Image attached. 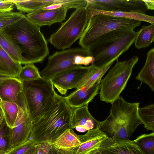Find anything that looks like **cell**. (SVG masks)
I'll return each mask as SVG.
<instances>
[{"mask_svg":"<svg viewBox=\"0 0 154 154\" xmlns=\"http://www.w3.org/2000/svg\"><path fill=\"white\" fill-rule=\"evenodd\" d=\"M111 104L110 113L100 122L99 129L113 140L129 139L142 124L138 113L140 103H129L120 96Z\"/></svg>","mask_w":154,"mask_h":154,"instance_id":"cell-3","label":"cell"},{"mask_svg":"<svg viewBox=\"0 0 154 154\" xmlns=\"http://www.w3.org/2000/svg\"><path fill=\"white\" fill-rule=\"evenodd\" d=\"M144 2L146 8L147 10H154V0H142Z\"/></svg>","mask_w":154,"mask_h":154,"instance_id":"cell-36","label":"cell"},{"mask_svg":"<svg viewBox=\"0 0 154 154\" xmlns=\"http://www.w3.org/2000/svg\"><path fill=\"white\" fill-rule=\"evenodd\" d=\"M14 5V3L10 0H0V11H11Z\"/></svg>","mask_w":154,"mask_h":154,"instance_id":"cell-33","label":"cell"},{"mask_svg":"<svg viewBox=\"0 0 154 154\" xmlns=\"http://www.w3.org/2000/svg\"><path fill=\"white\" fill-rule=\"evenodd\" d=\"M4 119L3 112L1 108H0V128L2 124Z\"/></svg>","mask_w":154,"mask_h":154,"instance_id":"cell-40","label":"cell"},{"mask_svg":"<svg viewBox=\"0 0 154 154\" xmlns=\"http://www.w3.org/2000/svg\"><path fill=\"white\" fill-rule=\"evenodd\" d=\"M86 6L88 11L89 19L96 14H102L140 21L146 22L151 24H154V16L147 15L145 13L134 12L101 11Z\"/></svg>","mask_w":154,"mask_h":154,"instance_id":"cell-18","label":"cell"},{"mask_svg":"<svg viewBox=\"0 0 154 154\" xmlns=\"http://www.w3.org/2000/svg\"><path fill=\"white\" fill-rule=\"evenodd\" d=\"M21 63L14 60L0 45V74L17 78L22 67Z\"/></svg>","mask_w":154,"mask_h":154,"instance_id":"cell-20","label":"cell"},{"mask_svg":"<svg viewBox=\"0 0 154 154\" xmlns=\"http://www.w3.org/2000/svg\"><path fill=\"white\" fill-rule=\"evenodd\" d=\"M108 147L103 146L99 147L89 152L87 154H101L100 150L102 149L108 148Z\"/></svg>","mask_w":154,"mask_h":154,"instance_id":"cell-37","label":"cell"},{"mask_svg":"<svg viewBox=\"0 0 154 154\" xmlns=\"http://www.w3.org/2000/svg\"><path fill=\"white\" fill-rule=\"evenodd\" d=\"M1 108L3 112L7 126L10 128H13L18 113L17 104L13 102L2 101Z\"/></svg>","mask_w":154,"mask_h":154,"instance_id":"cell-26","label":"cell"},{"mask_svg":"<svg viewBox=\"0 0 154 154\" xmlns=\"http://www.w3.org/2000/svg\"><path fill=\"white\" fill-rule=\"evenodd\" d=\"M113 140L112 144L108 148L113 154H145L133 140Z\"/></svg>","mask_w":154,"mask_h":154,"instance_id":"cell-22","label":"cell"},{"mask_svg":"<svg viewBox=\"0 0 154 154\" xmlns=\"http://www.w3.org/2000/svg\"><path fill=\"white\" fill-rule=\"evenodd\" d=\"M138 115L147 130L154 132V104L149 105L142 108H139Z\"/></svg>","mask_w":154,"mask_h":154,"instance_id":"cell-27","label":"cell"},{"mask_svg":"<svg viewBox=\"0 0 154 154\" xmlns=\"http://www.w3.org/2000/svg\"><path fill=\"white\" fill-rule=\"evenodd\" d=\"M137 34L134 29H119L98 37L88 49L94 59L93 64L102 66L127 51L134 43Z\"/></svg>","mask_w":154,"mask_h":154,"instance_id":"cell-4","label":"cell"},{"mask_svg":"<svg viewBox=\"0 0 154 154\" xmlns=\"http://www.w3.org/2000/svg\"><path fill=\"white\" fill-rule=\"evenodd\" d=\"M8 127L4 119L0 128V152H5L7 149L8 144L5 138V134Z\"/></svg>","mask_w":154,"mask_h":154,"instance_id":"cell-32","label":"cell"},{"mask_svg":"<svg viewBox=\"0 0 154 154\" xmlns=\"http://www.w3.org/2000/svg\"><path fill=\"white\" fill-rule=\"evenodd\" d=\"M113 63V61H111L101 67L97 66L94 64L87 66L75 67L56 74L51 80L59 93L65 95L68 90L84 87L88 88L100 82L103 76Z\"/></svg>","mask_w":154,"mask_h":154,"instance_id":"cell-5","label":"cell"},{"mask_svg":"<svg viewBox=\"0 0 154 154\" xmlns=\"http://www.w3.org/2000/svg\"><path fill=\"white\" fill-rule=\"evenodd\" d=\"M58 149L62 154H72L70 151L69 149Z\"/></svg>","mask_w":154,"mask_h":154,"instance_id":"cell-41","label":"cell"},{"mask_svg":"<svg viewBox=\"0 0 154 154\" xmlns=\"http://www.w3.org/2000/svg\"><path fill=\"white\" fill-rule=\"evenodd\" d=\"M72 112L63 97L57 94L48 110L33 123L27 141L34 145L42 143H51L65 130L71 128Z\"/></svg>","mask_w":154,"mask_h":154,"instance_id":"cell-2","label":"cell"},{"mask_svg":"<svg viewBox=\"0 0 154 154\" xmlns=\"http://www.w3.org/2000/svg\"><path fill=\"white\" fill-rule=\"evenodd\" d=\"M0 45L13 59L21 63L22 57L20 49L2 30H0Z\"/></svg>","mask_w":154,"mask_h":154,"instance_id":"cell-25","label":"cell"},{"mask_svg":"<svg viewBox=\"0 0 154 154\" xmlns=\"http://www.w3.org/2000/svg\"><path fill=\"white\" fill-rule=\"evenodd\" d=\"M88 20L86 6L76 9L58 30L51 35L49 42L58 50L69 48L80 38Z\"/></svg>","mask_w":154,"mask_h":154,"instance_id":"cell-10","label":"cell"},{"mask_svg":"<svg viewBox=\"0 0 154 154\" xmlns=\"http://www.w3.org/2000/svg\"><path fill=\"white\" fill-rule=\"evenodd\" d=\"M154 41V24L143 26L139 31L134 43L137 49L149 47Z\"/></svg>","mask_w":154,"mask_h":154,"instance_id":"cell-23","label":"cell"},{"mask_svg":"<svg viewBox=\"0 0 154 154\" xmlns=\"http://www.w3.org/2000/svg\"><path fill=\"white\" fill-rule=\"evenodd\" d=\"M86 6L106 11L134 12L145 13L147 11L142 0H87Z\"/></svg>","mask_w":154,"mask_h":154,"instance_id":"cell-12","label":"cell"},{"mask_svg":"<svg viewBox=\"0 0 154 154\" xmlns=\"http://www.w3.org/2000/svg\"><path fill=\"white\" fill-rule=\"evenodd\" d=\"M40 28L23 14L20 20L2 30L20 49L21 64L41 62L49 54L48 42Z\"/></svg>","mask_w":154,"mask_h":154,"instance_id":"cell-1","label":"cell"},{"mask_svg":"<svg viewBox=\"0 0 154 154\" xmlns=\"http://www.w3.org/2000/svg\"><path fill=\"white\" fill-rule=\"evenodd\" d=\"M18 113L14 127L9 128L7 147L5 154H10L26 145L32 132L33 123L28 113L22 92L18 96Z\"/></svg>","mask_w":154,"mask_h":154,"instance_id":"cell-11","label":"cell"},{"mask_svg":"<svg viewBox=\"0 0 154 154\" xmlns=\"http://www.w3.org/2000/svg\"><path fill=\"white\" fill-rule=\"evenodd\" d=\"M10 77L3 75L0 74V83H1L4 79Z\"/></svg>","mask_w":154,"mask_h":154,"instance_id":"cell-42","label":"cell"},{"mask_svg":"<svg viewBox=\"0 0 154 154\" xmlns=\"http://www.w3.org/2000/svg\"><path fill=\"white\" fill-rule=\"evenodd\" d=\"M100 84L99 82L89 88L84 87L76 89L63 98L72 109L88 105L98 93Z\"/></svg>","mask_w":154,"mask_h":154,"instance_id":"cell-16","label":"cell"},{"mask_svg":"<svg viewBox=\"0 0 154 154\" xmlns=\"http://www.w3.org/2000/svg\"><path fill=\"white\" fill-rule=\"evenodd\" d=\"M94 58L89 51L82 48L57 51L48 58L46 66L40 72L41 77L51 80L56 74L75 67L93 64Z\"/></svg>","mask_w":154,"mask_h":154,"instance_id":"cell-9","label":"cell"},{"mask_svg":"<svg viewBox=\"0 0 154 154\" xmlns=\"http://www.w3.org/2000/svg\"><path fill=\"white\" fill-rule=\"evenodd\" d=\"M138 60V57L134 56L127 60H117L100 81L99 96L101 101L111 103L120 97Z\"/></svg>","mask_w":154,"mask_h":154,"instance_id":"cell-7","label":"cell"},{"mask_svg":"<svg viewBox=\"0 0 154 154\" xmlns=\"http://www.w3.org/2000/svg\"><path fill=\"white\" fill-rule=\"evenodd\" d=\"M133 141L145 154H154V132L141 134Z\"/></svg>","mask_w":154,"mask_h":154,"instance_id":"cell-28","label":"cell"},{"mask_svg":"<svg viewBox=\"0 0 154 154\" xmlns=\"http://www.w3.org/2000/svg\"><path fill=\"white\" fill-rule=\"evenodd\" d=\"M21 82L22 92L29 115L34 123L48 110L55 100L57 93L51 80L42 77Z\"/></svg>","mask_w":154,"mask_h":154,"instance_id":"cell-6","label":"cell"},{"mask_svg":"<svg viewBox=\"0 0 154 154\" xmlns=\"http://www.w3.org/2000/svg\"><path fill=\"white\" fill-rule=\"evenodd\" d=\"M80 144L69 150L72 154H87L96 148L103 146L109 147L113 140L108 137L99 128L88 131L83 135H79Z\"/></svg>","mask_w":154,"mask_h":154,"instance_id":"cell-13","label":"cell"},{"mask_svg":"<svg viewBox=\"0 0 154 154\" xmlns=\"http://www.w3.org/2000/svg\"><path fill=\"white\" fill-rule=\"evenodd\" d=\"M22 84L18 78L9 77L0 83V97L2 101L17 104L19 94L22 92Z\"/></svg>","mask_w":154,"mask_h":154,"instance_id":"cell-17","label":"cell"},{"mask_svg":"<svg viewBox=\"0 0 154 154\" xmlns=\"http://www.w3.org/2000/svg\"><path fill=\"white\" fill-rule=\"evenodd\" d=\"M10 1L14 3L20 11L28 13L53 5L51 0Z\"/></svg>","mask_w":154,"mask_h":154,"instance_id":"cell-24","label":"cell"},{"mask_svg":"<svg viewBox=\"0 0 154 154\" xmlns=\"http://www.w3.org/2000/svg\"><path fill=\"white\" fill-rule=\"evenodd\" d=\"M5 152H0V154H3L5 153Z\"/></svg>","mask_w":154,"mask_h":154,"instance_id":"cell-44","label":"cell"},{"mask_svg":"<svg viewBox=\"0 0 154 154\" xmlns=\"http://www.w3.org/2000/svg\"><path fill=\"white\" fill-rule=\"evenodd\" d=\"M48 154H62L57 149L52 146Z\"/></svg>","mask_w":154,"mask_h":154,"instance_id":"cell-38","label":"cell"},{"mask_svg":"<svg viewBox=\"0 0 154 154\" xmlns=\"http://www.w3.org/2000/svg\"><path fill=\"white\" fill-rule=\"evenodd\" d=\"M38 69L34 64H25L22 67L18 76L21 82L34 80L41 78Z\"/></svg>","mask_w":154,"mask_h":154,"instance_id":"cell-29","label":"cell"},{"mask_svg":"<svg viewBox=\"0 0 154 154\" xmlns=\"http://www.w3.org/2000/svg\"><path fill=\"white\" fill-rule=\"evenodd\" d=\"M38 146L37 154H48L52 146L51 143H42L37 145Z\"/></svg>","mask_w":154,"mask_h":154,"instance_id":"cell-34","label":"cell"},{"mask_svg":"<svg viewBox=\"0 0 154 154\" xmlns=\"http://www.w3.org/2000/svg\"><path fill=\"white\" fill-rule=\"evenodd\" d=\"M136 79L147 85L154 92V48H151L147 53L144 65L136 77Z\"/></svg>","mask_w":154,"mask_h":154,"instance_id":"cell-19","label":"cell"},{"mask_svg":"<svg viewBox=\"0 0 154 154\" xmlns=\"http://www.w3.org/2000/svg\"><path fill=\"white\" fill-rule=\"evenodd\" d=\"M100 122L90 113L88 105L76 108L72 111L70 120L71 128L80 132L99 128Z\"/></svg>","mask_w":154,"mask_h":154,"instance_id":"cell-15","label":"cell"},{"mask_svg":"<svg viewBox=\"0 0 154 154\" xmlns=\"http://www.w3.org/2000/svg\"><path fill=\"white\" fill-rule=\"evenodd\" d=\"M2 100L0 97V108H1V105Z\"/></svg>","mask_w":154,"mask_h":154,"instance_id":"cell-43","label":"cell"},{"mask_svg":"<svg viewBox=\"0 0 154 154\" xmlns=\"http://www.w3.org/2000/svg\"><path fill=\"white\" fill-rule=\"evenodd\" d=\"M80 143L79 135L69 128L65 130L51 144L52 147L57 149H69Z\"/></svg>","mask_w":154,"mask_h":154,"instance_id":"cell-21","label":"cell"},{"mask_svg":"<svg viewBox=\"0 0 154 154\" xmlns=\"http://www.w3.org/2000/svg\"><path fill=\"white\" fill-rule=\"evenodd\" d=\"M55 4L49 5L43 8L46 9H53L63 7L69 9L78 8L86 6L87 0H57Z\"/></svg>","mask_w":154,"mask_h":154,"instance_id":"cell-31","label":"cell"},{"mask_svg":"<svg viewBox=\"0 0 154 154\" xmlns=\"http://www.w3.org/2000/svg\"><path fill=\"white\" fill-rule=\"evenodd\" d=\"M69 9L65 7L53 9L42 8L25 15L29 20L40 27L44 26H50L53 24L61 23L65 20Z\"/></svg>","mask_w":154,"mask_h":154,"instance_id":"cell-14","label":"cell"},{"mask_svg":"<svg viewBox=\"0 0 154 154\" xmlns=\"http://www.w3.org/2000/svg\"><path fill=\"white\" fill-rule=\"evenodd\" d=\"M35 145L32 143L25 145L10 154H24L33 148Z\"/></svg>","mask_w":154,"mask_h":154,"instance_id":"cell-35","label":"cell"},{"mask_svg":"<svg viewBox=\"0 0 154 154\" xmlns=\"http://www.w3.org/2000/svg\"><path fill=\"white\" fill-rule=\"evenodd\" d=\"M141 24L138 20L97 14L89 19L79 44L81 48L88 50L97 38L105 34L119 29H134Z\"/></svg>","mask_w":154,"mask_h":154,"instance_id":"cell-8","label":"cell"},{"mask_svg":"<svg viewBox=\"0 0 154 154\" xmlns=\"http://www.w3.org/2000/svg\"><path fill=\"white\" fill-rule=\"evenodd\" d=\"M101 154H113L108 149V148H103L100 150Z\"/></svg>","mask_w":154,"mask_h":154,"instance_id":"cell-39","label":"cell"},{"mask_svg":"<svg viewBox=\"0 0 154 154\" xmlns=\"http://www.w3.org/2000/svg\"><path fill=\"white\" fill-rule=\"evenodd\" d=\"M23 14L20 11H0V30L20 20Z\"/></svg>","mask_w":154,"mask_h":154,"instance_id":"cell-30","label":"cell"}]
</instances>
